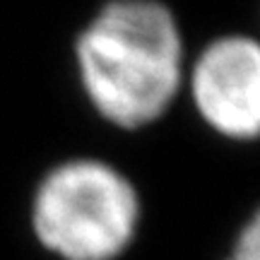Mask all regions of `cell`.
<instances>
[{"mask_svg":"<svg viewBox=\"0 0 260 260\" xmlns=\"http://www.w3.org/2000/svg\"><path fill=\"white\" fill-rule=\"evenodd\" d=\"M224 260H260V207L248 217Z\"/></svg>","mask_w":260,"mask_h":260,"instance_id":"cell-4","label":"cell"},{"mask_svg":"<svg viewBox=\"0 0 260 260\" xmlns=\"http://www.w3.org/2000/svg\"><path fill=\"white\" fill-rule=\"evenodd\" d=\"M188 87L195 111L217 135L236 142L260 138V41L226 34L198 53Z\"/></svg>","mask_w":260,"mask_h":260,"instance_id":"cell-3","label":"cell"},{"mask_svg":"<svg viewBox=\"0 0 260 260\" xmlns=\"http://www.w3.org/2000/svg\"><path fill=\"white\" fill-rule=\"evenodd\" d=\"M135 183L104 159L77 157L41 178L31 226L44 248L63 260H116L140 226Z\"/></svg>","mask_w":260,"mask_h":260,"instance_id":"cell-2","label":"cell"},{"mask_svg":"<svg viewBox=\"0 0 260 260\" xmlns=\"http://www.w3.org/2000/svg\"><path fill=\"white\" fill-rule=\"evenodd\" d=\"M75 58L92 109L125 130L159 121L186 80L181 27L161 0H109L82 27Z\"/></svg>","mask_w":260,"mask_h":260,"instance_id":"cell-1","label":"cell"}]
</instances>
